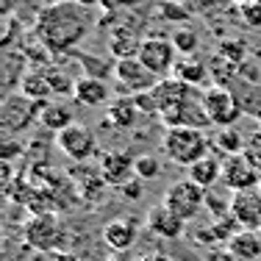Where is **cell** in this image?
Instances as JSON below:
<instances>
[{
    "label": "cell",
    "mask_w": 261,
    "mask_h": 261,
    "mask_svg": "<svg viewBox=\"0 0 261 261\" xmlns=\"http://www.w3.org/2000/svg\"><path fill=\"white\" fill-rule=\"evenodd\" d=\"M242 17H245V22H250V25H261V3L256 0H245L242 3Z\"/></svg>",
    "instance_id": "obj_28"
},
{
    "label": "cell",
    "mask_w": 261,
    "mask_h": 261,
    "mask_svg": "<svg viewBox=\"0 0 261 261\" xmlns=\"http://www.w3.org/2000/svg\"><path fill=\"white\" fill-rule=\"evenodd\" d=\"M222 184L228 192H247L258 186V167L253 164L245 153L222 159Z\"/></svg>",
    "instance_id": "obj_10"
},
{
    "label": "cell",
    "mask_w": 261,
    "mask_h": 261,
    "mask_svg": "<svg viewBox=\"0 0 261 261\" xmlns=\"http://www.w3.org/2000/svg\"><path fill=\"white\" fill-rule=\"evenodd\" d=\"M114 81H117V89L120 95L125 97H139L153 92V86L159 84V78L142 64L139 59H122L114 64Z\"/></svg>",
    "instance_id": "obj_5"
},
{
    "label": "cell",
    "mask_w": 261,
    "mask_h": 261,
    "mask_svg": "<svg viewBox=\"0 0 261 261\" xmlns=\"http://www.w3.org/2000/svg\"><path fill=\"white\" fill-rule=\"evenodd\" d=\"M167 128H195V130H206L211 125L208 114H206V106H203V92L200 95H192L186 103H181L172 114L161 117Z\"/></svg>",
    "instance_id": "obj_11"
},
{
    "label": "cell",
    "mask_w": 261,
    "mask_h": 261,
    "mask_svg": "<svg viewBox=\"0 0 261 261\" xmlns=\"http://www.w3.org/2000/svg\"><path fill=\"white\" fill-rule=\"evenodd\" d=\"M139 114L142 111H139V106H136V97L120 95V97H114V100L106 106V120H109L114 128H120V130L134 128L136 120H139Z\"/></svg>",
    "instance_id": "obj_18"
},
{
    "label": "cell",
    "mask_w": 261,
    "mask_h": 261,
    "mask_svg": "<svg viewBox=\"0 0 261 261\" xmlns=\"http://www.w3.org/2000/svg\"><path fill=\"white\" fill-rule=\"evenodd\" d=\"M72 97H75V103L86 106V109H97V106H109L111 103V89H109V84H106L103 78L84 75V78H78Z\"/></svg>",
    "instance_id": "obj_14"
},
{
    "label": "cell",
    "mask_w": 261,
    "mask_h": 261,
    "mask_svg": "<svg viewBox=\"0 0 261 261\" xmlns=\"http://www.w3.org/2000/svg\"><path fill=\"white\" fill-rule=\"evenodd\" d=\"M42 106L45 103H36L25 97L22 92H9L3 97V106H0V122H3L6 134H22L34 125V120H39L42 114Z\"/></svg>",
    "instance_id": "obj_4"
},
{
    "label": "cell",
    "mask_w": 261,
    "mask_h": 261,
    "mask_svg": "<svg viewBox=\"0 0 261 261\" xmlns=\"http://www.w3.org/2000/svg\"><path fill=\"white\" fill-rule=\"evenodd\" d=\"M203 106H206V114L211 120V125L217 128H231L236 120H239L242 114V106L236 100V95L228 86H208L206 92H203Z\"/></svg>",
    "instance_id": "obj_6"
},
{
    "label": "cell",
    "mask_w": 261,
    "mask_h": 261,
    "mask_svg": "<svg viewBox=\"0 0 261 261\" xmlns=\"http://www.w3.org/2000/svg\"><path fill=\"white\" fill-rule=\"evenodd\" d=\"M142 42H145V39H139V34H136L130 25H117L114 31H111V36H109V47H111V53L117 56V61L136 59V56H139Z\"/></svg>",
    "instance_id": "obj_20"
},
{
    "label": "cell",
    "mask_w": 261,
    "mask_h": 261,
    "mask_svg": "<svg viewBox=\"0 0 261 261\" xmlns=\"http://www.w3.org/2000/svg\"><path fill=\"white\" fill-rule=\"evenodd\" d=\"M134 161L130 156H122V153H111V156L103 159L100 164V175L106 184H114V186H122L134 178Z\"/></svg>",
    "instance_id": "obj_21"
},
{
    "label": "cell",
    "mask_w": 261,
    "mask_h": 261,
    "mask_svg": "<svg viewBox=\"0 0 261 261\" xmlns=\"http://www.w3.org/2000/svg\"><path fill=\"white\" fill-rule=\"evenodd\" d=\"M225 247L233 261H261V231L242 228L233 239H228Z\"/></svg>",
    "instance_id": "obj_17"
},
{
    "label": "cell",
    "mask_w": 261,
    "mask_h": 261,
    "mask_svg": "<svg viewBox=\"0 0 261 261\" xmlns=\"http://www.w3.org/2000/svg\"><path fill=\"white\" fill-rule=\"evenodd\" d=\"M150 95H153V100H156L159 117H167V114H172L181 103L189 100V97L195 95V89L186 86L184 81H178V78H164V81H159V84L153 86Z\"/></svg>",
    "instance_id": "obj_13"
},
{
    "label": "cell",
    "mask_w": 261,
    "mask_h": 261,
    "mask_svg": "<svg viewBox=\"0 0 261 261\" xmlns=\"http://www.w3.org/2000/svg\"><path fill=\"white\" fill-rule=\"evenodd\" d=\"M175 78L195 89V86H200L203 81H206V67H203L197 59H192V56H184V59H178V64H175Z\"/></svg>",
    "instance_id": "obj_24"
},
{
    "label": "cell",
    "mask_w": 261,
    "mask_h": 261,
    "mask_svg": "<svg viewBox=\"0 0 261 261\" xmlns=\"http://www.w3.org/2000/svg\"><path fill=\"white\" fill-rule=\"evenodd\" d=\"M72 3H78V6H84V9H89V6H95L97 0H72Z\"/></svg>",
    "instance_id": "obj_31"
},
{
    "label": "cell",
    "mask_w": 261,
    "mask_h": 261,
    "mask_svg": "<svg viewBox=\"0 0 261 261\" xmlns=\"http://www.w3.org/2000/svg\"><path fill=\"white\" fill-rule=\"evenodd\" d=\"M258 186H261V167H258Z\"/></svg>",
    "instance_id": "obj_32"
},
{
    "label": "cell",
    "mask_w": 261,
    "mask_h": 261,
    "mask_svg": "<svg viewBox=\"0 0 261 261\" xmlns=\"http://www.w3.org/2000/svg\"><path fill=\"white\" fill-rule=\"evenodd\" d=\"M56 147H59L67 159H72V161H86V159L95 156L97 139H95V134H92L86 125L75 122V125L64 128L61 134H56Z\"/></svg>",
    "instance_id": "obj_9"
},
{
    "label": "cell",
    "mask_w": 261,
    "mask_h": 261,
    "mask_svg": "<svg viewBox=\"0 0 261 261\" xmlns=\"http://www.w3.org/2000/svg\"><path fill=\"white\" fill-rule=\"evenodd\" d=\"M22 239L34 250H56V245L61 242V225L56 214H34L22 228Z\"/></svg>",
    "instance_id": "obj_8"
},
{
    "label": "cell",
    "mask_w": 261,
    "mask_h": 261,
    "mask_svg": "<svg viewBox=\"0 0 261 261\" xmlns=\"http://www.w3.org/2000/svg\"><path fill=\"white\" fill-rule=\"evenodd\" d=\"M189 181H195L203 189H214L217 184H222V156L208 153L206 159H200L197 164L189 167Z\"/></svg>",
    "instance_id": "obj_19"
},
{
    "label": "cell",
    "mask_w": 261,
    "mask_h": 261,
    "mask_svg": "<svg viewBox=\"0 0 261 261\" xmlns=\"http://www.w3.org/2000/svg\"><path fill=\"white\" fill-rule=\"evenodd\" d=\"M206 197H208V192L203 189V186H197L195 181L186 178V181H175V184L167 186L161 203H164L175 217H181L184 222H189L200 214V208H206Z\"/></svg>",
    "instance_id": "obj_3"
},
{
    "label": "cell",
    "mask_w": 261,
    "mask_h": 261,
    "mask_svg": "<svg viewBox=\"0 0 261 261\" xmlns=\"http://www.w3.org/2000/svg\"><path fill=\"white\" fill-rule=\"evenodd\" d=\"M89 31V11L78 3H53L39 14L36 36L50 53H64L75 47Z\"/></svg>",
    "instance_id": "obj_1"
},
{
    "label": "cell",
    "mask_w": 261,
    "mask_h": 261,
    "mask_svg": "<svg viewBox=\"0 0 261 261\" xmlns=\"http://www.w3.org/2000/svg\"><path fill=\"white\" fill-rule=\"evenodd\" d=\"M139 261H172L170 256H159V253H150V256H142Z\"/></svg>",
    "instance_id": "obj_30"
},
{
    "label": "cell",
    "mask_w": 261,
    "mask_h": 261,
    "mask_svg": "<svg viewBox=\"0 0 261 261\" xmlns=\"http://www.w3.org/2000/svg\"><path fill=\"white\" fill-rule=\"evenodd\" d=\"M39 122L47 130H53V134H61L64 128L75 125V114H72V109L67 103H45L42 106V114H39Z\"/></svg>",
    "instance_id": "obj_22"
},
{
    "label": "cell",
    "mask_w": 261,
    "mask_h": 261,
    "mask_svg": "<svg viewBox=\"0 0 261 261\" xmlns=\"http://www.w3.org/2000/svg\"><path fill=\"white\" fill-rule=\"evenodd\" d=\"M20 92L36 103H45V97L53 95V84L47 72H25V78L20 81Z\"/></svg>",
    "instance_id": "obj_23"
},
{
    "label": "cell",
    "mask_w": 261,
    "mask_h": 261,
    "mask_svg": "<svg viewBox=\"0 0 261 261\" xmlns=\"http://www.w3.org/2000/svg\"><path fill=\"white\" fill-rule=\"evenodd\" d=\"M161 172V164L156 156H150V153H145V156H136L134 161V175L139 178V181H150V178H156Z\"/></svg>",
    "instance_id": "obj_26"
},
{
    "label": "cell",
    "mask_w": 261,
    "mask_h": 261,
    "mask_svg": "<svg viewBox=\"0 0 261 261\" xmlns=\"http://www.w3.org/2000/svg\"><path fill=\"white\" fill-rule=\"evenodd\" d=\"M184 225L186 222L181 220V217L172 214L164 203H159V206H153L150 211H147V228H150L156 236H161V239H178V236L184 233Z\"/></svg>",
    "instance_id": "obj_15"
},
{
    "label": "cell",
    "mask_w": 261,
    "mask_h": 261,
    "mask_svg": "<svg viewBox=\"0 0 261 261\" xmlns=\"http://www.w3.org/2000/svg\"><path fill=\"white\" fill-rule=\"evenodd\" d=\"M217 147L222 150V159L236 156V153H245V142H242V136L236 134V130H231V128L220 130V136H217Z\"/></svg>",
    "instance_id": "obj_25"
},
{
    "label": "cell",
    "mask_w": 261,
    "mask_h": 261,
    "mask_svg": "<svg viewBox=\"0 0 261 261\" xmlns=\"http://www.w3.org/2000/svg\"><path fill=\"white\" fill-rule=\"evenodd\" d=\"M161 150L172 164H181L189 170L192 164H197L200 159H206L211 153V142L206 130L195 128H167L164 139H161Z\"/></svg>",
    "instance_id": "obj_2"
},
{
    "label": "cell",
    "mask_w": 261,
    "mask_h": 261,
    "mask_svg": "<svg viewBox=\"0 0 261 261\" xmlns=\"http://www.w3.org/2000/svg\"><path fill=\"white\" fill-rule=\"evenodd\" d=\"M103 239H106V245H109L111 250H117V253L130 250V247H134V242H136V220L122 217V220L106 222Z\"/></svg>",
    "instance_id": "obj_16"
},
{
    "label": "cell",
    "mask_w": 261,
    "mask_h": 261,
    "mask_svg": "<svg viewBox=\"0 0 261 261\" xmlns=\"http://www.w3.org/2000/svg\"><path fill=\"white\" fill-rule=\"evenodd\" d=\"M142 184H145V181H139V178L134 175L128 184H122V186H120V192H122L125 197H134V200H139V197H142V192H145V189H142Z\"/></svg>",
    "instance_id": "obj_29"
},
{
    "label": "cell",
    "mask_w": 261,
    "mask_h": 261,
    "mask_svg": "<svg viewBox=\"0 0 261 261\" xmlns=\"http://www.w3.org/2000/svg\"><path fill=\"white\" fill-rule=\"evenodd\" d=\"M256 3H261V0H256Z\"/></svg>",
    "instance_id": "obj_33"
},
{
    "label": "cell",
    "mask_w": 261,
    "mask_h": 261,
    "mask_svg": "<svg viewBox=\"0 0 261 261\" xmlns=\"http://www.w3.org/2000/svg\"><path fill=\"white\" fill-rule=\"evenodd\" d=\"M231 217L247 231H261V186L231 195Z\"/></svg>",
    "instance_id": "obj_12"
},
{
    "label": "cell",
    "mask_w": 261,
    "mask_h": 261,
    "mask_svg": "<svg viewBox=\"0 0 261 261\" xmlns=\"http://www.w3.org/2000/svg\"><path fill=\"white\" fill-rule=\"evenodd\" d=\"M136 59H139L159 81L170 78V72H175V64H178L175 45L167 42V39H156V36H150V39L142 42L139 56H136Z\"/></svg>",
    "instance_id": "obj_7"
},
{
    "label": "cell",
    "mask_w": 261,
    "mask_h": 261,
    "mask_svg": "<svg viewBox=\"0 0 261 261\" xmlns=\"http://www.w3.org/2000/svg\"><path fill=\"white\" fill-rule=\"evenodd\" d=\"M172 45H175L178 53L192 56V53H195V47H197V34H195V31H189V28H178L175 36H172Z\"/></svg>",
    "instance_id": "obj_27"
}]
</instances>
